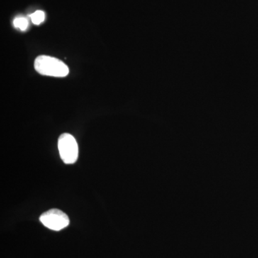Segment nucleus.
Listing matches in <instances>:
<instances>
[{
  "instance_id": "nucleus-5",
  "label": "nucleus",
  "mask_w": 258,
  "mask_h": 258,
  "mask_svg": "<svg viewBox=\"0 0 258 258\" xmlns=\"http://www.w3.org/2000/svg\"><path fill=\"white\" fill-rule=\"evenodd\" d=\"M30 18H31L32 23L35 25H40L45 20V13L41 10H37L33 14L30 15Z\"/></svg>"
},
{
  "instance_id": "nucleus-1",
  "label": "nucleus",
  "mask_w": 258,
  "mask_h": 258,
  "mask_svg": "<svg viewBox=\"0 0 258 258\" xmlns=\"http://www.w3.org/2000/svg\"><path fill=\"white\" fill-rule=\"evenodd\" d=\"M35 71L42 76L52 77H66L69 74V69L63 62L48 55H40L34 62Z\"/></svg>"
},
{
  "instance_id": "nucleus-3",
  "label": "nucleus",
  "mask_w": 258,
  "mask_h": 258,
  "mask_svg": "<svg viewBox=\"0 0 258 258\" xmlns=\"http://www.w3.org/2000/svg\"><path fill=\"white\" fill-rule=\"evenodd\" d=\"M42 225L50 230L60 231L69 225V217L64 212L57 209H52L44 212L40 217Z\"/></svg>"
},
{
  "instance_id": "nucleus-4",
  "label": "nucleus",
  "mask_w": 258,
  "mask_h": 258,
  "mask_svg": "<svg viewBox=\"0 0 258 258\" xmlns=\"http://www.w3.org/2000/svg\"><path fill=\"white\" fill-rule=\"evenodd\" d=\"M14 26L15 28L20 29L22 31H25L27 30L28 27V20L23 17H19V18H15L14 22Z\"/></svg>"
},
{
  "instance_id": "nucleus-2",
  "label": "nucleus",
  "mask_w": 258,
  "mask_h": 258,
  "mask_svg": "<svg viewBox=\"0 0 258 258\" xmlns=\"http://www.w3.org/2000/svg\"><path fill=\"white\" fill-rule=\"evenodd\" d=\"M58 150L64 164H72L79 158V146L76 139L69 134H62L58 139Z\"/></svg>"
}]
</instances>
